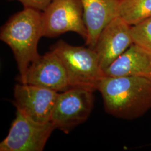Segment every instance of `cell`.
I'll list each match as a JSON object with an SVG mask.
<instances>
[{
    "mask_svg": "<svg viewBox=\"0 0 151 151\" xmlns=\"http://www.w3.org/2000/svg\"><path fill=\"white\" fill-rule=\"evenodd\" d=\"M55 127L51 122L41 123L16 110L8 135L0 143L1 151H42Z\"/></svg>",
    "mask_w": 151,
    "mask_h": 151,
    "instance_id": "cell-6",
    "label": "cell"
},
{
    "mask_svg": "<svg viewBox=\"0 0 151 151\" xmlns=\"http://www.w3.org/2000/svg\"><path fill=\"white\" fill-rule=\"evenodd\" d=\"M51 50L57 54L64 65L70 88L97 90L105 74L94 49L71 45L61 40Z\"/></svg>",
    "mask_w": 151,
    "mask_h": 151,
    "instance_id": "cell-3",
    "label": "cell"
},
{
    "mask_svg": "<svg viewBox=\"0 0 151 151\" xmlns=\"http://www.w3.org/2000/svg\"><path fill=\"white\" fill-rule=\"evenodd\" d=\"M25 84L57 92L70 88L64 65L52 50L43 55H39L31 63L27 69Z\"/></svg>",
    "mask_w": 151,
    "mask_h": 151,
    "instance_id": "cell-8",
    "label": "cell"
},
{
    "mask_svg": "<svg viewBox=\"0 0 151 151\" xmlns=\"http://www.w3.org/2000/svg\"><path fill=\"white\" fill-rule=\"evenodd\" d=\"M22 3L24 7L32 8L43 11L53 0H16Z\"/></svg>",
    "mask_w": 151,
    "mask_h": 151,
    "instance_id": "cell-14",
    "label": "cell"
},
{
    "mask_svg": "<svg viewBox=\"0 0 151 151\" xmlns=\"http://www.w3.org/2000/svg\"><path fill=\"white\" fill-rule=\"evenodd\" d=\"M97 90L105 111L118 118H138L151 109V80L139 77L105 76Z\"/></svg>",
    "mask_w": 151,
    "mask_h": 151,
    "instance_id": "cell-1",
    "label": "cell"
},
{
    "mask_svg": "<svg viewBox=\"0 0 151 151\" xmlns=\"http://www.w3.org/2000/svg\"><path fill=\"white\" fill-rule=\"evenodd\" d=\"M105 76H133L151 80V53L133 43L104 70Z\"/></svg>",
    "mask_w": 151,
    "mask_h": 151,
    "instance_id": "cell-11",
    "label": "cell"
},
{
    "mask_svg": "<svg viewBox=\"0 0 151 151\" xmlns=\"http://www.w3.org/2000/svg\"><path fill=\"white\" fill-rule=\"evenodd\" d=\"M94 104L93 91L73 87L59 93L50 122L65 133L85 122L91 113Z\"/></svg>",
    "mask_w": 151,
    "mask_h": 151,
    "instance_id": "cell-5",
    "label": "cell"
},
{
    "mask_svg": "<svg viewBox=\"0 0 151 151\" xmlns=\"http://www.w3.org/2000/svg\"><path fill=\"white\" fill-rule=\"evenodd\" d=\"M119 15L130 26L151 17V0H119Z\"/></svg>",
    "mask_w": 151,
    "mask_h": 151,
    "instance_id": "cell-12",
    "label": "cell"
},
{
    "mask_svg": "<svg viewBox=\"0 0 151 151\" xmlns=\"http://www.w3.org/2000/svg\"><path fill=\"white\" fill-rule=\"evenodd\" d=\"M130 26L117 16L104 27L93 49L104 72L133 43Z\"/></svg>",
    "mask_w": 151,
    "mask_h": 151,
    "instance_id": "cell-9",
    "label": "cell"
},
{
    "mask_svg": "<svg viewBox=\"0 0 151 151\" xmlns=\"http://www.w3.org/2000/svg\"><path fill=\"white\" fill-rule=\"evenodd\" d=\"M42 12L24 7L1 29L0 39L11 49L19 70V81L23 84L29 65L39 55L38 43L43 37Z\"/></svg>",
    "mask_w": 151,
    "mask_h": 151,
    "instance_id": "cell-2",
    "label": "cell"
},
{
    "mask_svg": "<svg viewBox=\"0 0 151 151\" xmlns=\"http://www.w3.org/2000/svg\"><path fill=\"white\" fill-rule=\"evenodd\" d=\"M86 27V44L95 48L104 27L119 15V0H81Z\"/></svg>",
    "mask_w": 151,
    "mask_h": 151,
    "instance_id": "cell-10",
    "label": "cell"
},
{
    "mask_svg": "<svg viewBox=\"0 0 151 151\" xmlns=\"http://www.w3.org/2000/svg\"><path fill=\"white\" fill-rule=\"evenodd\" d=\"M43 36L55 38L67 32L87 37L81 0H53L42 12Z\"/></svg>",
    "mask_w": 151,
    "mask_h": 151,
    "instance_id": "cell-4",
    "label": "cell"
},
{
    "mask_svg": "<svg viewBox=\"0 0 151 151\" xmlns=\"http://www.w3.org/2000/svg\"><path fill=\"white\" fill-rule=\"evenodd\" d=\"M133 43L151 53V17L132 26Z\"/></svg>",
    "mask_w": 151,
    "mask_h": 151,
    "instance_id": "cell-13",
    "label": "cell"
},
{
    "mask_svg": "<svg viewBox=\"0 0 151 151\" xmlns=\"http://www.w3.org/2000/svg\"><path fill=\"white\" fill-rule=\"evenodd\" d=\"M58 94L45 88L20 83L14 88V105L27 118L45 123L50 122Z\"/></svg>",
    "mask_w": 151,
    "mask_h": 151,
    "instance_id": "cell-7",
    "label": "cell"
}]
</instances>
